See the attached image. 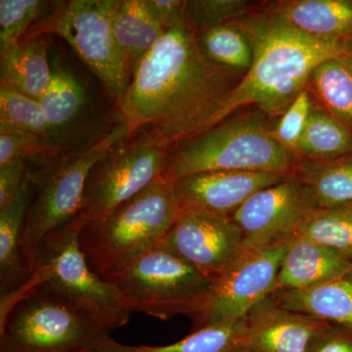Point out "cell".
<instances>
[{"label":"cell","mask_w":352,"mask_h":352,"mask_svg":"<svg viewBox=\"0 0 352 352\" xmlns=\"http://www.w3.org/2000/svg\"><path fill=\"white\" fill-rule=\"evenodd\" d=\"M129 311L168 320L185 315L195 320L205 308L214 280L159 244L108 277Z\"/></svg>","instance_id":"8992f818"},{"label":"cell","mask_w":352,"mask_h":352,"mask_svg":"<svg viewBox=\"0 0 352 352\" xmlns=\"http://www.w3.org/2000/svg\"><path fill=\"white\" fill-rule=\"evenodd\" d=\"M295 235L327 245L352 259V205L316 208L305 217Z\"/></svg>","instance_id":"83f0119b"},{"label":"cell","mask_w":352,"mask_h":352,"mask_svg":"<svg viewBox=\"0 0 352 352\" xmlns=\"http://www.w3.org/2000/svg\"><path fill=\"white\" fill-rule=\"evenodd\" d=\"M110 333L50 285L1 296L0 352H89Z\"/></svg>","instance_id":"277c9868"},{"label":"cell","mask_w":352,"mask_h":352,"mask_svg":"<svg viewBox=\"0 0 352 352\" xmlns=\"http://www.w3.org/2000/svg\"><path fill=\"white\" fill-rule=\"evenodd\" d=\"M162 244L214 280L243 250V233L232 217L182 208Z\"/></svg>","instance_id":"7c38bea8"},{"label":"cell","mask_w":352,"mask_h":352,"mask_svg":"<svg viewBox=\"0 0 352 352\" xmlns=\"http://www.w3.org/2000/svg\"><path fill=\"white\" fill-rule=\"evenodd\" d=\"M83 223L78 217L43 241L28 281L50 285L110 333L126 325L131 312L113 285L90 270L78 242Z\"/></svg>","instance_id":"ba28073f"},{"label":"cell","mask_w":352,"mask_h":352,"mask_svg":"<svg viewBox=\"0 0 352 352\" xmlns=\"http://www.w3.org/2000/svg\"><path fill=\"white\" fill-rule=\"evenodd\" d=\"M62 1L0 0V41H18L50 15Z\"/></svg>","instance_id":"f546056e"},{"label":"cell","mask_w":352,"mask_h":352,"mask_svg":"<svg viewBox=\"0 0 352 352\" xmlns=\"http://www.w3.org/2000/svg\"><path fill=\"white\" fill-rule=\"evenodd\" d=\"M263 115H232L171 148L164 177L204 171H261L292 175L298 157L277 142Z\"/></svg>","instance_id":"5b68a950"},{"label":"cell","mask_w":352,"mask_h":352,"mask_svg":"<svg viewBox=\"0 0 352 352\" xmlns=\"http://www.w3.org/2000/svg\"><path fill=\"white\" fill-rule=\"evenodd\" d=\"M235 23L249 39L254 58L214 126L249 105L258 106L270 117H281L307 89L315 68L347 50V41L314 38L270 10L248 13Z\"/></svg>","instance_id":"7a4b0ae2"},{"label":"cell","mask_w":352,"mask_h":352,"mask_svg":"<svg viewBox=\"0 0 352 352\" xmlns=\"http://www.w3.org/2000/svg\"><path fill=\"white\" fill-rule=\"evenodd\" d=\"M245 338L247 326L244 318L235 323L207 326L168 346H126L108 335L89 352H238L244 349Z\"/></svg>","instance_id":"cb8c5ba5"},{"label":"cell","mask_w":352,"mask_h":352,"mask_svg":"<svg viewBox=\"0 0 352 352\" xmlns=\"http://www.w3.org/2000/svg\"><path fill=\"white\" fill-rule=\"evenodd\" d=\"M317 206L295 176L259 190L232 215L243 233V249L279 242L295 235Z\"/></svg>","instance_id":"4fadbf2b"},{"label":"cell","mask_w":352,"mask_h":352,"mask_svg":"<svg viewBox=\"0 0 352 352\" xmlns=\"http://www.w3.org/2000/svg\"><path fill=\"white\" fill-rule=\"evenodd\" d=\"M27 173V160H15L0 166V208L17 195Z\"/></svg>","instance_id":"e575fe53"},{"label":"cell","mask_w":352,"mask_h":352,"mask_svg":"<svg viewBox=\"0 0 352 352\" xmlns=\"http://www.w3.org/2000/svg\"><path fill=\"white\" fill-rule=\"evenodd\" d=\"M248 8L245 0H189L185 17L201 32L240 20L249 13Z\"/></svg>","instance_id":"4dcf8cb0"},{"label":"cell","mask_w":352,"mask_h":352,"mask_svg":"<svg viewBox=\"0 0 352 352\" xmlns=\"http://www.w3.org/2000/svg\"><path fill=\"white\" fill-rule=\"evenodd\" d=\"M245 349L254 352H309L317 333L327 322L292 311L271 296L245 317Z\"/></svg>","instance_id":"9a60e30c"},{"label":"cell","mask_w":352,"mask_h":352,"mask_svg":"<svg viewBox=\"0 0 352 352\" xmlns=\"http://www.w3.org/2000/svg\"><path fill=\"white\" fill-rule=\"evenodd\" d=\"M352 267V259L315 241L294 235L280 265L274 292L309 288Z\"/></svg>","instance_id":"2e32d148"},{"label":"cell","mask_w":352,"mask_h":352,"mask_svg":"<svg viewBox=\"0 0 352 352\" xmlns=\"http://www.w3.org/2000/svg\"><path fill=\"white\" fill-rule=\"evenodd\" d=\"M292 237L258 247L245 248L238 258L214 280L207 305L192 331L244 319L264 298L274 292L282 259Z\"/></svg>","instance_id":"8fae6325"},{"label":"cell","mask_w":352,"mask_h":352,"mask_svg":"<svg viewBox=\"0 0 352 352\" xmlns=\"http://www.w3.org/2000/svg\"><path fill=\"white\" fill-rule=\"evenodd\" d=\"M292 175L307 188L317 208L352 205V153L328 161L300 159Z\"/></svg>","instance_id":"7402d4cb"},{"label":"cell","mask_w":352,"mask_h":352,"mask_svg":"<svg viewBox=\"0 0 352 352\" xmlns=\"http://www.w3.org/2000/svg\"><path fill=\"white\" fill-rule=\"evenodd\" d=\"M201 53L212 63L245 75L252 64L249 39L235 22L197 32Z\"/></svg>","instance_id":"4316f807"},{"label":"cell","mask_w":352,"mask_h":352,"mask_svg":"<svg viewBox=\"0 0 352 352\" xmlns=\"http://www.w3.org/2000/svg\"><path fill=\"white\" fill-rule=\"evenodd\" d=\"M175 182L161 176L103 219L85 221L78 242L90 270L107 279L166 237L179 217Z\"/></svg>","instance_id":"3957f363"},{"label":"cell","mask_w":352,"mask_h":352,"mask_svg":"<svg viewBox=\"0 0 352 352\" xmlns=\"http://www.w3.org/2000/svg\"><path fill=\"white\" fill-rule=\"evenodd\" d=\"M314 106V99L309 90L307 88L302 90L272 129L273 136L277 142L296 157L298 143Z\"/></svg>","instance_id":"d6a6232c"},{"label":"cell","mask_w":352,"mask_h":352,"mask_svg":"<svg viewBox=\"0 0 352 352\" xmlns=\"http://www.w3.org/2000/svg\"><path fill=\"white\" fill-rule=\"evenodd\" d=\"M152 17L164 31H168L185 19L186 1L183 0H145Z\"/></svg>","instance_id":"d590c367"},{"label":"cell","mask_w":352,"mask_h":352,"mask_svg":"<svg viewBox=\"0 0 352 352\" xmlns=\"http://www.w3.org/2000/svg\"><path fill=\"white\" fill-rule=\"evenodd\" d=\"M170 150L147 129L115 146L90 173L78 217L103 219L138 195L163 175Z\"/></svg>","instance_id":"30bf717a"},{"label":"cell","mask_w":352,"mask_h":352,"mask_svg":"<svg viewBox=\"0 0 352 352\" xmlns=\"http://www.w3.org/2000/svg\"><path fill=\"white\" fill-rule=\"evenodd\" d=\"M36 190L34 173L27 176L17 195L0 208V287L1 296L24 286L32 272L23 254L25 220Z\"/></svg>","instance_id":"e0dca14e"},{"label":"cell","mask_w":352,"mask_h":352,"mask_svg":"<svg viewBox=\"0 0 352 352\" xmlns=\"http://www.w3.org/2000/svg\"><path fill=\"white\" fill-rule=\"evenodd\" d=\"M243 76L201 53L185 17L143 59L118 105L129 138L145 127L171 149L208 131Z\"/></svg>","instance_id":"6da1fadb"},{"label":"cell","mask_w":352,"mask_h":352,"mask_svg":"<svg viewBox=\"0 0 352 352\" xmlns=\"http://www.w3.org/2000/svg\"><path fill=\"white\" fill-rule=\"evenodd\" d=\"M289 176L261 171H204L175 180V195L182 208L231 217L259 190Z\"/></svg>","instance_id":"5bb4252c"},{"label":"cell","mask_w":352,"mask_h":352,"mask_svg":"<svg viewBox=\"0 0 352 352\" xmlns=\"http://www.w3.org/2000/svg\"><path fill=\"white\" fill-rule=\"evenodd\" d=\"M38 101L54 138L58 132L75 122L85 107L87 95L80 80L56 62L52 65L50 85Z\"/></svg>","instance_id":"484cf974"},{"label":"cell","mask_w":352,"mask_h":352,"mask_svg":"<svg viewBox=\"0 0 352 352\" xmlns=\"http://www.w3.org/2000/svg\"><path fill=\"white\" fill-rule=\"evenodd\" d=\"M268 10L314 38L352 39V0H288Z\"/></svg>","instance_id":"ffe728a7"},{"label":"cell","mask_w":352,"mask_h":352,"mask_svg":"<svg viewBox=\"0 0 352 352\" xmlns=\"http://www.w3.org/2000/svg\"><path fill=\"white\" fill-rule=\"evenodd\" d=\"M351 43H352V39H351Z\"/></svg>","instance_id":"74e56055"},{"label":"cell","mask_w":352,"mask_h":352,"mask_svg":"<svg viewBox=\"0 0 352 352\" xmlns=\"http://www.w3.org/2000/svg\"><path fill=\"white\" fill-rule=\"evenodd\" d=\"M307 89L338 122L352 132V43L346 52L322 62L315 68Z\"/></svg>","instance_id":"603a6c76"},{"label":"cell","mask_w":352,"mask_h":352,"mask_svg":"<svg viewBox=\"0 0 352 352\" xmlns=\"http://www.w3.org/2000/svg\"><path fill=\"white\" fill-rule=\"evenodd\" d=\"M115 1H62L28 34H50L63 38L119 105L126 96L131 78L113 36L112 17Z\"/></svg>","instance_id":"9c48e42d"},{"label":"cell","mask_w":352,"mask_h":352,"mask_svg":"<svg viewBox=\"0 0 352 352\" xmlns=\"http://www.w3.org/2000/svg\"><path fill=\"white\" fill-rule=\"evenodd\" d=\"M238 352H254V351H250V349H245V347H244V349H240V351Z\"/></svg>","instance_id":"8d00e7d4"},{"label":"cell","mask_w":352,"mask_h":352,"mask_svg":"<svg viewBox=\"0 0 352 352\" xmlns=\"http://www.w3.org/2000/svg\"><path fill=\"white\" fill-rule=\"evenodd\" d=\"M351 153L352 132L325 109L314 104L298 143V159L328 161Z\"/></svg>","instance_id":"d4e9b609"},{"label":"cell","mask_w":352,"mask_h":352,"mask_svg":"<svg viewBox=\"0 0 352 352\" xmlns=\"http://www.w3.org/2000/svg\"><path fill=\"white\" fill-rule=\"evenodd\" d=\"M59 146L31 132L0 129V166L15 160L58 156Z\"/></svg>","instance_id":"1f68e13d"},{"label":"cell","mask_w":352,"mask_h":352,"mask_svg":"<svg viewBox=\"0 0 352 352\" xmlns=\"http://www.w3.org/2000/svg\"><path fill=\"white\" fill-rule=\"evenodd\" d=\"M309 352H352V331L327 323L317 333Z\"/></svg>","instance_id":"836d02e7"},{"label":"cell","mask_w":352,"mask_h":352,"mask_svg":"<svg viewBox=\"0 0 352 352\" xmlns=\"http://www.w3.org/2000/svg\"><path fill=\"white\" fill-rule=\"evenodd\" d=\"M51 76L52 65L43 36L0 41V87L39 100Z\"/></svg>","instance_id":"ac0fdd59"},{"label":"cell","mask_w":352,"mask_h":352,"mask_svg":"<svg viewBox=\"0 0 352 352\" xmlns=\"http://www.w3.org/2000/svg\"><path fill=\"white\" fill-rule=\"evenodd\" d=\"M0 129L31 132L51 142L54 139L39 101L3 87H0Z\"/></svg>","instance_id":"f1b7e54d"},{"label":"cell","mask_w":352,"mask_h":352,"mask_svg":"<svg viewBox=\"0 0 352 352\" xmlns=\"http://www.w3.org/2000/svg\"><path fill=\"white\" fill-rule=\"evenodd\" d=\"M271 296L292 311L352 331V267L325 283L305 289L273 292Z\"/></svg>","instance_id":"d6986e66"},{"label":"cell","mask_w":352,"mask_h":352,"mask_svg":"<svg viewBox=\"0 0 352 352\" xmlns=\"http://www.w3.org/2000/svg\"><path fill=\"white\" fill-rule=\"evenodd\" d=\"M126 138L129 129L122 120L83 149L64 155L44 170L34 173L36 190L23 235V254L32 273L43 241L80 214L94 166Z\"/></svg>","instance_id":"52a82bcc"},{"label":"cell","mask_w":352,"mask_h":352,"mask_svg":"<svg viewBox=\"0 0 352 352\" xmlns=\"http://www.w3.org/2000/svg\"><path fill=\"white\" fill-rule=\"evenodd\" d=\"M112 22L113 36L132 78L166 31L148 11L145 0H116Z\"/></svg>","instance_id":"44dd1931"}]
</instances>
